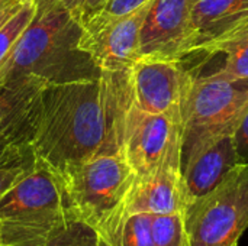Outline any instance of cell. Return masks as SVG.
<instances>
[{"label":"cell","mask_w":248,"mask_h":246,"mask_svg":"<svg viewBox=\"0 0 248 246\" xmlns=\"http://www.w3.org/2000/svg\"><path fill=\"white\" fill-rule=\"evenodd\" d=\"M151 0H106L105 4L97 9V13H102L109 17H116V16H124L128 13L135 12L137 9L142 7ZM93 13V12H92Z\"/></svg>","instance_id":"cell-21"},{"label":"cell","mask_w":248,"mask_h":246,"mask_svg":"<svg viewBox=\"0 0 248 246\" xmlns=\"http://www.w3.org/2000/svg\"><path fill=\"white\" fill-rule=\"evenodd\" d=\"M80 17L62 0H36L35 16L0 61V84L32 77L62 84L99 77L103 71L80 48Z\"/></svg>","instance_id":"cell-2"},{"label":"cell","mask_w":248,"mask_h":246,"mask_svg":"<svg viewBox=\"0 0 248 246\" xmlns=\"http://www.w3.org/2000/svg\"><path fill=\"white\" fill-rule=\"evenodd\" d=\"M44 87V83L32 77L12 78L0 84V141L32 144Z\"/></svg>","instance_id":"cell-13"},{"label":"cell","mask_w":248,"mask_h":246,"mask_svg":"<svg viewBox=\"0 0 248 246\" xmlns=\"http://www.w3.org/2000/svg\"><path fill=\"white\" fill-rule=\"evenodd\" d=\"M16 0H0V12L1 10H4L7 6H10L12 3H15Z\"/></svg>","instance_id":"cell-27"},{"label":"cell","mask_w":248,"mask_h":246,"mask_svg":"<svg viewBox=\"0 0 248 246\" xmlns=\"http://www.w3.org/2000/svg\"><path fill=\"white\" fill-rule=\"evenodd\" d=\"M248 107V78H230L218 71L189 80L182 110V159L206 141L232 133Z\"/></svg>","instance_id":"cell-4"},{"label":"cell","mask_w":248,"mask_h":246,"mask_svg":"<svg viewBox=\"0 0 248 246\" xmlns=\"http://www.w3.org/2000/svg\"><path fill=\"white\" fill-rule=\"evenodd\" d=\"M124 209L129 213L170 215L186 210L182 171V132L148 174L137 177Z\"/></svg>","instance_id":"cell-10"},{"label":"cell","mask_w":248,"mask_h":246,"mask_svg":"<svg viewBox=\"0 0 248 246\" xmlns=\"http://www.w3.org/2000/svg\"><path fill=\"white\" fill-rule=\"evenodd\" d=\"M195 52L248 20V0H195Z\"/></svg>","instance_id":"cell-14"},{"label":"cell","mask_w":248,"mask_h":246,"mask_svg":"<svg viewBox=\"0 0 248 246\" xmlns=\"http://www.w3.org/2000/svg\"><path fill=\"white\" fill-rule=\"evenodd\" d=\"M31 152H33L31 145H20V144H12V142L0 141V164L16 159V158L23 157L26 154H31Z\"/></svg>","instance_id":"cell-23"},{"label":"cell","mask_w":248,"mask_h":246,"mask_svg":"<svg viewBox=\"0 0 248 246\" xmlns=\"http://www.w3.org/2000/svg\"><path fill=\"white\" fill-rule=\"evenodd\" d=\"M151 3L124 16L109 17L93 12L80 17V48L102 71L126 72L141 58V28Z\"/></svg>","instance_id":"cell-7"},{"label":"cell","mask_w":248,"mask_h":246,"mask_svg":"<svg viewBox=\"0 0 248 246\" xmlns=\"http://www.w3.org/2000/svg\"><path fill=\"white\" fill-rule=\"evenodd\" d=\"M35 154H26L16 159L0 164V197L33 165Z\"/></svg>","instance_id":"cell-20"},{"label":"cell","mask_w":248,"mask_h":246,"mask_svg":"<svg viewBox=\"0 0 248 246\" xmlns=\"http://www.w3.org/2000/svg\"><path fill=\"white\" fill-rule=\"evenodd\" d=\"M60 174L73 215L93 229L125 206L137 178L122 151L68 165Z\"/></svg>","instance_id":"cell-5"},{"label":"cell","mask_w":248,"mask_h":246,"mask_svg":"<svg viewBox=\"0 0 248 246\" xmlns=\"http://www.w3.org/2000/svg\"><path fill=\"white\" fill-rule=\"evenodd\" d=\"M195 0H153L141 28V57L177 59L195 52Z\"/></svg>","instance_id":"cell-9"},{"label":"cell","mask_w":248,"mask_h":246,"mask_svg":"<svg viewBox=\"0 0 248 246\" xmlns=\"http://www.w3.org/2000/svg\"><path fill=\"white\" fill-rule=\"evenodd\" d=\"M232 139L241 162H248V107L232 130Z\"/></svg>","instance_id":"cell-22"},{"label":"cell","mask_w":248,"mask_h":246,"mask_svg":"<svg viewBox=\"0 0 248 246\" xmlns=\"http://www.w3.org/2000/svg\"><path fill=\"white\" fill-rule=\"evenodd\" d=\"M192 72L182 61L141 57L129 70L132 104L147 113H164L182 104Z\"/></svg>","instance_id":"cell-11"},{"label":"cell","mask_w":248,"mask_h":246,"mask_svg":"<svg viewBox=\"0 0 248 246\" xmlns=\"http://www.w3.org/2000/svg\"><path fill=\"white\" fill-rule=\"evenodd\" d=\"M44 246H97L96 232L78 219H71Z\"/></svg>","instance_id":"cell-19"},{"label":"cell","mask_w":248,"mask_h":246,"mask_svg":"<svg viewBox=\"0 0 248 246\" xmlns=\"http://www.w3.org/2000/svg\"><path fill=\"white\" fill-rule=\"evenodd\" d=\"M0 246H4V244H3V241H1V235H0Z\"/></svg>","instance_id":"cell-28"},{"label":"cell","mask_w":248,"mask_h":246,"mask_svg":"<svg viewBox=\"0 0 248 246\" xmlns=\"http://www.w3.org/2000/svg\"><path fill=\"white\" fill-rule=\"evenodd\" d=\"M131 103L129 71H103L96 78L45 86L31 144L35 157L61 173L89 158L122 151Z\"/></svg>","instance_id":"cell-1"},{"label":"cell","mask_w":248,"mask_h":246,"mask_svg":"<svg viewBox=\"0 0 248 246\" xmlns=\"http://www.w3.org/2000/svg\"><path fill=\"white\" fill-rule=\"evenodd\" d=\"M248 229V162L185 210V246H238Z\"/></svg>","instance_id":"cell-6"},{"label":"cell","mask_w":248,"mask_h":246,"mask_svg":"<svg viewBox=\"0 0 248 246\" xmlns=\"http://www.w3.org/2000/svg\"><path fill=\"white\" fill-rule=\"evenodd\" d=\"M198 52L224 54L225 62L218 72L230 78H248V20L202 45Z\"/></svg>","instance_id":"cell-16"},{"label":"cell","mask_w":248,"mask_h":246,"mask_svg":"<svg viewBox=\"0 0 248 246\" xmlns=\"http://www.w3.org/2000/svg\"><path fill=\"white\" fill-rule=\"evenodd\" d=\"M105 1H106V0H84V4H83L80 17L84 16V14H89V13H92V12H96L97 9H100V7L105 4Z\"/></svg>","instance_id":"cell-24"},{"label":"cell","mask_w":248,"mask_h":246,"mask_svg":"<svg viewBox=\"0 0 248 246\" xmlns=\"http://www.w3.org/2000/svg\"><path fill=\"white\" fill-rule=\"evenodd\" d=\"M153 215L129 213L124 207L99 225L96 232L97 246H153Z\"/></svg>","instance_id":"cell-15"},{"label":"cell","mask_w":248,"mask_h":246,"mask_svg":"<svg viewBox=\"0 0 248 246\" xmlns=\"http://www.w3.org/2000/svg\"><path fill=\"white\" fill-rule=\"evenodd\" d=\"M78 17H80V13H81V9H83V4H84V0H62Z\"/></svg>","instance_id":"cell-26"},{"label":"cell","mask_w":248,"mask_h":246,"mask_svg":"<svg viewBox=\"0 0 248 246\" xmlns=\"http://www.w3.org/2000/svg\"><path fill=\"white\" fill-rule=\"evenodd\" d=\"M76 216L62 177L35 157L33 165L0 197L4 246H44Z\"/></svg>","instance_id":"cell-3"},{"label":"cell","mask_w":248,"mask_h":246,"mask_svg":"<svg viewBox=\"0 0 248 246\" xmlns=\"http://www.w3.org/2000/svg\"><path fill=\"white\" fill-rule=\"evenodd\" d=\"M241 164L232 133L218 135L182 159L186 209L209 194Z\"/></svg>","instance_id":"cell-12"},{"label":"cell","mask_w":248,"mask_h":246,"mask_svg":"<svg viewBox=\"0 0 248 246\" xmlns=\"http://www.w3.org/2000/svg\"><path fill=\"white\" fill-rule=\"evenodd\" d=\"M19 3H20V0H16L15 3H12L10 6H7L4 10H1L0 12V26L4 23V20L9 17V16H12L13 13H15V10L17 9V6H19Z\"/></svg>","instance_id":"cell-25"},{"label":"cell","mask_w":248,"mask_h":246,"mask_svg":"<svg viewBox=\"0 0 248 246\" xmlns=\"http://www.w3.org/2000/svg\"><path fill=\"white\" fill-rule=\"evenodd\" d=\"M180 132V106L164 113H147L131 103L124 122L122 152L137 177L148 174L158 165Z\"/></svg>","instance_id":"cell-8"},{"label":"cell","mask_w":248,"mask_h":246,"mask_svg":"<svg viewBox=\"0 0 248 246\" xmlns=\"http://www.w3.org/2000/svg\"><path fill=\"white\" fill-rule=\"evenodd\" d=\"M153 246H185V212L153 215Z\"/></svg>","instance_id":"cell-18"},{"label":"cell","mask_w":248,"mask_h":246,"mask_svg":"<svg viewBox=\"0 0 248 246\" xmlns=\"http://www.w3.org/2000/svg\"><path fill=\"white\" fill-rule=\"evenodd\" d=\"M36 0H20L17 9L0 26V61L9 54L19 36L35 16Z\"/></svg>","instance_id":"cell-17"}]
</instances>
